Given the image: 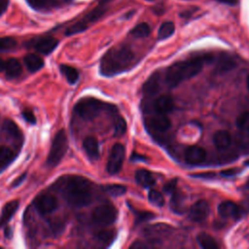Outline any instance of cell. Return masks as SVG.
Here are the masks:
<instances>
[{"mask_svg":"<svg viewBox=\"0 0 249 249\" xmlns=\"http://www.w3.org/2000/svg\"><path fill=\"white\" fill-rule=\"evenodd\" d=\"M54 186L62 194L68 204L73 207L87 206L92 200V184L83 176H63L57 180Z\"/></svg>","mask_w":249,"mask_h":249,"instance_id":"cell-1","label":"cell"},{"mask_svg":"<svg viewBox=\"0 0 249 249\" xmlns=\"http://www.w3.org/2000/svg\"><path fill=\"white\" fill-rule=\"evenodd\" d=\"M134 58V54L127 47L121 46L111 49L101 59L100 72L111 77L126 70Z\"/></svg>","mask_w":249,"mask_h":249,"instance_id":"cell-2","label":"cell"},{"mask_svg":"<svg viewBox=\"0 0 249 249\" xmlns=\"http://www.w3.org/2000/svg\"><path fill=\"white\" fill-rule=\"evenodd\" d=\"M203 60L200 57L190 58L184 61L175 62L170 65L165 73V84L169 88H175L182 82L193 78L200 72Z\"/></svg>","mask_w":249,"mask_h":249,"instance_id":"cell-3","label":"cell"},{"mask_svg":"<svg viewBox=\"0 0 249 249\" xmlns=\"http://www.w3.org/2000/svg\"><path fill=\"white\" fill-rule=\"evenodd\" d=\"M68 147L67 136L64 129H60L53 137L50 153L47 159V165L50 167L56 166L63 159Z\"/></svg>","mask_w":249,"mask_h":249,"instance_id":"cell-4","label":"cell"},{"mask_svg":"<svg viewBox=\"0 0 249 249\" xmlns=\"http://www.w3.org/2000/svg\"><path fill=\"white\" fill-rule=\"evenodd\" d=\"M105 104L99 99L93 97H85L76 103L74 110L82 119L92 120L100 114Z\"/></svg>","mask_w":249,"mask_h":249,"instance_id":"cell-5","label":"cell"},{"mask_svg":"<svg viewBox=\"0 0 249 249\" xmlns=\"http://www.w3.org/2000/svg\"><path fill=\"white\" fill-rule=\"evenodd\" d=\"M107 9L104 7V4H100L95 7L93 10H91L89 13H88L81 20H79L78 22L72 24L70 27H68L65 31V34L67 36L70 35H74L80 32H83L84 30H86L89 25L96 20H98L105 13H106Z\"/></svg>","mask_w":249,"mask_h":249,"instance_id":"cell-6","label":"cell"},{"mask_svg":"<svg viewBox=\"0 0 249 249\" xmlns=\"http://www.w3.org/2000/svg\"><path fill=\"white\" fill-rule=\"evenodd\" d=\"M118 216L117 208L112 204H101L96 206L92 213L91 218L94 223L102 226H108L113 224Z\"/></svg>","mask_w":249,"mask_h":249,"instance_id":"cell-7","label":"cell"},{"mask_svg":"<svg viewBox=\"0 0 249 249\" xmlns=\"http://www.w3.org/2000/svg\"><path fill=\"white\" fill-rule=\"evenodd\" d=\"M124 159V147L120 143L115 144L111 149L107 166H106L108 173L117 174L123 166Z\"/></svg>","mask_w":249,"mask_h":249,"instance_id":"cell-8","label":"cell"},{"mask_svg":"<svg viewBox=\"0 0 249 249\" xmlns=\"http://www.w3.org/2000/svg\"><path fill=\"white\" fill-rule=\"evenodd\" d=\"M33 204L36 210L41 215H48L53 213L57 208L58 202L53 196L43 194L36 196V198L33 201Z\"/></svg>","mask_w":249,"mask_h":249,"instance_id":"cell-9","label":"cell"},{"mask_svg":"<svg viewBox=\"0 0 249 249\" xmlns=\"http://www.w3.org/2000/svg\"><path fill=\"white\" fill-rule=\"evenodd\" d=\"M209 204L206 200L200 199L195 202L189 210V218L194 222H202L209 215Z\"/></svg>","mask_w":249,"mask_h":249,"instance_id":"cell-10","label":"cell"},{"mask_svg":"<svg viewBox=\"0 0 249 249\" xmlns=\"http://www.w3.org/2000/svg\"><path fill=\"white\" fill-rule=\"evenodd\" d=\"M145 123L150 128L159 132L166 131L171 126L170 120L163 114L151 116L145 120Z\"/></svg>","mask_w":249,"mask_h":249,"instance_id":"cell-11","label":"cell"},{"mask_svg":"<svg viewBox=\"0 0 249 249\" xmlns=\"http://www.w3.org/2000/svg\"><path fill=\"white\" fill-rule=\"evenodd\" d=\"M58 45V40L53 37L40 38L33 44V48L42 54L51 53Z\"/></svg>","mask_w":249,"mask_h":249,"instance_id":"cell-12","label":"cell"},{"mask_svg":"<svg viewBox=\"0 0 249 249\" xmlns=\"http://www.w3.org/2000/svg\"><path fill=\"white\" fill-rule=\"evenodd\" d=\"M185 160L190 164H197L204 161L206 158V152L197 146H191L186 149L184 154Z\"/></svg>","mask_w":249,"mask_h":249,"instance_id":"cell-13","label":"cell"},{"mask_svg":"<svg viewBox=\"0 0 249 249\" xmlns=\"http://www.w3.org/2000/svg\"><path fill=\"white\" fill-rule=\"evenodd\" d=\"M240 212H241V209L239 208V206L230 200L223 201L218 206V213L223 218H229V217L237 218L240 216Z\"/></svg>","mask_w":249,"mask_h":249,"instance_id":"cell-14","label":"cell"},{"mask_svg":"<svg viewBox=\"0 0 249 249\" xmlns=\"http://www.w3.org/2000/svg\"><path fill=\"white\" fill-rule=\"evenodd\" d=\"M174 107L173 99L169 95H161L154 101V109L158 114H167Z\"/></svg>","mask_w":249,"mask_h":249,"instance_id":"cell-15","label":"cell"},{"mask_svg":"<svg viewBox=\"0 0 249 249\" xmlns=\"http://www.w3.org/2000/svg\"><path fill=\"white\" fill-rule=\"evenodd\" d=\"M83 148L90 160H94L99 158V145L96 138L92 136L86 137L83 142Z\"/></svg>","mask_w":249,"mask_h":249,"instance_id":"cell-16","label":"cell"},{"mask_svg":"<svg viewBox=\"0 0 249 249\" xmlns=\"http://www.w3.org/2000/svg\"><path fill=\"white\" fill-rule=\"evenodd\" d=\"M143 89L147 94H155L160 89V74L159 71L154 72L144 83Z\"/></svg>","mask_w":249,"mask_h":249,"instance_id":"cell-17","label":"cell"},{"mask_svg":"<svg viewBox=\"0 0 249 249\" xmlns=\"http://www.w3.org/2000/svg\"><path fill=\"white\" fill-rule=\"evenodd\" d=\"M7 78L14 79L18 77L22 72V67L20 62L17 58H10L5 62L4 69Z\"/></svg>","mask_w":249,"mask_h":249,"instance_id":"cell-18","label":"cell"},{"mask_svg":"<svg viewBox=\"0 0 249 249\" xmlns=\"http://www.w3.org/2000/svg\"><path fill=\"white\" fill-rule=\"evenodd\" d=\"M213 142L217 149L225 150L231 143V136L227 130H218L213 136Z\"/></svg>","mask_w":249,"mask_h":249,"instance_id":"cell-19","label":"cell"},{"mask_svg":"<svg viewBox=\"0 0 249 249\" xmlns=\"http://www.w3.org/2000/svg\"><path fill=\"white\" fill-rule=\"evenodd\" d=\"M18 205H19L18 200H12V201L8 202L3 207L1 217H0V227L5 225L6 223H8L11 220V218L17 212V210L18 208Z\"/></svg>","mask_w":249,"mask_h":249,"instance_id":"cell-20","label":"cell"},{"mask_svg":"<svg viewBox=\"0 0 249 249\" xmlns=\"http://www.w3.org/2000/svg\"><path fill=\"white\" fill-rule=\"evenodd\" d=\"M24 63L30 72L39 71L44 66L43 58L36 53H28L24 56Z\"/></svg>","mask_w":249,"mask_h":249,"instance_id":"cell-21","label":"cell"},{"mask_svg":"<svg viewBox=\"0 0 249 249\" xmlns=\"http://www.w3.org/2000/svg\"><path fill=\"white\" fill-rule=\"evenodd\" d=\"M3 130L5 131L6 134H8L10 137H12L15 140L21 141L22 139V133L19 129V127L17 125L16 123H14L12 120L6 119L3 122Z\"/></svg>","mask_w":249,"mask_h":249,"instance_id":"cell-22","label":"cell"},{"mask_svg":"<svg viewBox=\"0 0 249 249\" xmlns=\"http://www.w3.org/2000/svg\"><path fill=\"white\" fill-rule=\"evenodd\" d=\"M135 181L138 185L149 188L155 184V178L153 177L152 173L147 169H139L135 173Z\"/></svg>","mask_w":249,"mask_h":249,"instance_id":"cell-23","label":"cell"},{"mask_svg":"<svg viewBox=\"0 0 249 249\" xmlns=\"http://www.w3.org/2000/svg\"><path fill=\"white\" fill-rule=\"evenodd\" d=\"M116 237V231L113 230H103L95 234L96 241L102 246H109Z\"/></svg>","mask_w":249,"mask_h":249,"instance_id":"cell-24","label":"cell"},{"mask_svg":"<svg viewBox=\"0 0 249 249\" xmlns=\"http://www.w3.org/2000/svg\"><path fill=\"white\" fill-rule=\"evenodd\" d=\"M196 241L198 245L204 249H217L219 247L217 241L206 232L199 233L196 236Z\"/></svg>","mask_w":249,"mask_h":249,"instance_id":"cell-25","label":"cell"},{"mask_svg":"<svg viewBox=\"0 0 249 249\" xmlns=\"http://www.w3.org/2000/svg\"><path fill=\"white\" fill-rule=\"evenodd\" d=\"M59 68H60L61 74H63V76L66 78L68 83H70L72 85L77 83V81L79 80V72L76 68H74L70 65H66V64L60 65Z\"/></svg>","mask_w":249,"mask_h":249,"instance_id":"cell-26","label":"cell"},{"mask_svg":"<svg viewBox=\"0 0 249 249\" xmlns=\"http://www.w3.org/2000/svg\"><path fill=\"white\" fill-rule=\"evenodd\" d=\"M16 158L14 151L6 146L0 147V167L8 166Z\"/></svg>","mask_w":249,"mask_h":249,"instance_id":"cell-27","label":"cell"},{"mask_svg":"<svg viewBox=\"0 0 249 249\" xmlns=\"http://www.w3.org/2000/svg\"><path fill=\"white\" fill-rule=\"evenodd\" d=\"M175 30V25L172 21H165L163 22L158 32V38L159 40H164L168 37H170Z\"/></svg>","mask_w":249,"mask_h":249,"instance_id":"cell-28","label":"cell"},{"mask_svg":"<svg viewBox=\"0 0 249 249\" xmlns=\"http://www.w3.org/2000/svg\"><path fill=\"white\" fill-rule=\"evenodd\" d=\"M150 32H151V28L149 24L146 22H141L132 28V30L130 31V34L137 38H144L149 36Z\"/></svg>","mask_w":249,"mask_h":249,"instance_id":"cell-29","label":"cell"},{"mask_svg":"<svg viewBox=\"0 0 249 249\" xmlns=\"http://www.w3.org/2000/svg\"><path fill=\"white\" fill-rule=\"evenodd\" d=\"M104 191L113 196H123L126 192V188L124 185L120 184H109L104 186Z\"/></svg>","mask_w":249,"mask_h":249,"instance_id":"cell-30","label":"cell"},{"mask_svg":"<svg viewBox=\"0 0 249 249\" xmlns=\"http://www.w3.org/2000/svg\"><path fill=\"white\" fill-rule=\"evenodd\" d=\"M148 199L149 201L156 205V206H162L164 204V197L161 195V193H160L157 190H151L148 194Z\"/></svg>","mask_w":249,"mask_h":249,"instance_id":"cell-31","label":"cell"},{"mask_svg":"<svg viewBox=\"0 0 249 249\" xmlns=\"http://www.w3.org/2000/svg\"><path fill=\"white\" fill-rule=\"evenodd\" d=\"M17 46V41L12 37H0V52L11 51Z\"/></svg>","mask_w":249,"mask_h":249,"instance_id":"cell-32","label":"cell"},{"mask_svg":"<svg viewBox=\"0 0 249 249\" xmlns=\"http://www.w3.org/2000/svg\"><path fill=\"white\" fill-rule=\"evenodd\" d=\"M218 70L220 71H228L231 69L233 66H235L234 61L229 57V56H221V58L218 61Z\"/></svg>","mask_w":249,"mask_h":249,"instance_id":"cell-33","label":"cell"},{"mask_svg":"<svg viewBox=\"0 0 249 249\" xmlns=\"http://www.w3.org/2000/svg\"><path fill=\"white\" fill-rule=\"evenodd\" d=\"M236 126L241 130L249 129V112H244L237 117Z\"/></svg>","mask_w":249,"mask_h":249,"instance_id":"cell-34","label":"cell"},{"mask_svg":"<svg viewBox=\"0 0 249 249\" xmlns=\"http://www.w3.org/2000/svg\"><path fill=\"white\" fill-rule=\"evenodd\" d=\"M114 130H115V135L116 136H121L123 135L125 130H126V123L125 121L122 118V117H119L115 123V127H114Z\"/></svg>","mask_w":249,"mask_h":249,"instance_id":"cell-35","label":"cell"},{"mask_svg":"<svg viewBox=\"0 0 249 249\" xmlns=\"http://www.w3.org/2000/svg\"><path fill=\"white\" fill-rule=\"evenodd\" d=\"M153 217H155V215L151 212L148 211H142V212H136V216H135V224H140L146 221H149L151 219H153Z\"/></svg>","mask_w":249,"mask_h":249,"instance_id":"cell-36","label":"cell"},{"mask_svg":"<svg viewBox=\"0 0 249 249\" xmlns=\"http://www.w3.org/2000/svg\"><path fill=\"white\" fill-rule=\"evenodd\" d=\"M22 117L29 124H33L36 123V117H35L34 113L29 109H25V110L22 111Z\"/></svg>","mask_w":249,"mask_h":249,"instance_id":"cell-37","label":"cell"},{"mask_svg":"<svg viewBox=\"0 0 249 249\" xmlns=\"http://www.w3.org/2000/svg\"><path fill=\"white\" fill-rule=\"evenodd\" d=\"M176 184H177V180L173 179L169 182H167L164 187H163V191L166 194H173L176 191Z\"/></svg>","mask_w":249,"mask_h":249,"instance_id":"cell-38","label":"cell"},{"mask_svg":"<svg viewBox=\"0 0 249 249\" xmlns=\"http://www.w3.org/2000/svg\"><path fill=\"white\" fill-rule=\"evenodd\" d=\"M240 172L239 168L233 167V168H229V169H224L221 171V175L225 176V177H232L236 174H238Z\"/></svg>","mask_w":249,"mask_h":249,"instance_id":"cell-39","label":"cell"},{"mask_svg":"<svg viewBox=\"0 0 249 249\" xmlns=\"http://www.w3.org/2000/svg\"><path fill=\"white\" fill-rule=\"evenodd\" d=\"M27 1L30 3V5L36 8H42L48 2V0H27Z\"/></svg>","mask_w":249,"mask_h":249,"instance_id":"cell-40","label":"cell"},{"mask_svg":"<svg viewBox=\"0 0 249 249\" xmlns=\"http://www.w3.org/2000/svg\"><path fill=\"white\" fill-rule=\"evenodd\" d=\"M147 247H148L147 244H145L144 242L139 241V240L134 241V242L130 245V248H147Z\"/></svg>","mask_w":249,"mask_h":249,"instance_id":"cell-41","label":"cell"},{"mask_svg":"<svg viewBox=\"0 0 249 249\" xmlns=\"http://www.w3.org/2000/svg\"><path fill=\"white\" fill-rule=\"evenodd\" d=\"M219 3H223V4H227V5H231V6H234L238 3V0H216Z\"/></svg>","mask_w":249,"mask_h":249,"instance_id":"cell-42","label":"cell"},{"mask_svg":"<svg viewBox=\"0 0 249 249\" xmlns=\"http://www.w3.org/2000/svg\"><path fill=\"white\" fill-rule=\"evenodd\" d=\"M24 178H25V174H22L21 176H19L18 179H16V180H15V182L13 183V185H12V186H13V187L18 186V185H19V184L24 180Z\"/></svg>","mask_w":249,"mask_h":249,"instance_id":"cell-43","label":"cell"},{"mask_svg":"<svg viewBox=\"0 0 249 249\" xmlns=\"http://www.w3.org/2000/svg\"><path fill=\"white\" fill-rule=\"evenodd\" d=\"M4 69H5V62L2 58H0V72L4 71Z\"/></svg>","mask_w":249,"mask_h":249,"instance_id":"cell-44","label":"cell"},{"mask_svg":"<svg viewBox=\"0 0 249 249\" xmlns=\"http://www.w3.org/2000/svg\"><path fill=\"white\" fill-rule=\"evenodd\" d=\"M110 1H112V0H99V3H100V4H104V5H105V4L109 3Z\"/></svg>","mask_w":249,"mask_h":249,"instance_id":"cell-45","label":"cell"},{"mask_svg":"<svg viewBox=\"0 0 249 249\" xmlns=\"http://www.w3.org/2000/svg\"><path fill=\"white\" fill-rule=\"evenodd\" d=\"M246 85H247V88H248V89H249V75H248V77H247V79H246Z\"/></svg>","mask_w":249,"mask_h":249,"instance_id":"cell-46","label":"cell"},{"mask_svg":"<svg viewBox=\"0 0 249 249\" xmlns=\"http://www.w3.org/2000/svg\"><path fill=\"white\" fill-rule=\"evenodd\" d=\"M245 187H246V189H248V190H249V179H248V181L246 182V185H245Z\"/></svg>","mask_w":249,"mask_h":249,"instance_id":"cell-47","label":"cell"},{"mask_svg":"<svg viewBox=\"0 0 249 249\" xmlns=\"http://www.w3.org/2000/svg\"><path fill=\"white\" fill-rule=\"evenodd\" d=\"M244 163H245V165H249V160H246Z\"/></svg>","mask_w":249,"mask_h":249,"instance_id":"cell-48","label":"cell"},{"mask_svg":"<svg viewBox=\"0 0 249 249\" xmlns=\"http://www.w3.org/2000/svg\"><path fill=\"white\" fill-rule=\"evenodd\" d=\"M146 1H153V0H146Z\"/></svg>","mask_w":249,"mask_h":249,"instance_id":"cell-49","label":"cell"},{"mask_svg":"<svg viewBox=\"0 0 249 249\" xmlns=\"http://www.w3.org/2000/svg\"><path fill=\"white\" fill-rule=\"evenodd\" d=\"M248 131H249V129H248Z\"/></svg>","mask_w":249,"mask_h":249,"instance_id":"cell-50","label":"cell"}]
</instances>
